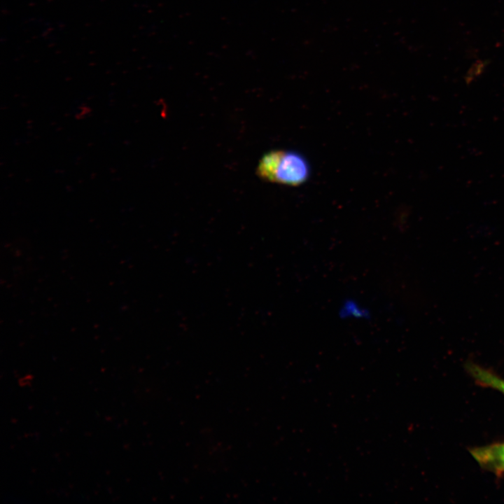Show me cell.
<instances>
[{"mask_svg":"<svg viewBox=\"0 0 504 504\" xmlns=\"http://www.w3.org/2000/svg\"><path fill=\"white\" fill-rule=\"evenodd\" d=\"M256 174L265 181L297 186L309 178L311 169L307 160L296 151L274 150L263 155Z\"/></svg>","mask_w":504,"mask_h":504,"instance_id":"obj_1","label":"cell"},{"mask_svg":"<svg viewBox=\"0 0 504 504\" xmlns=\"http://www.w3.org/2000/svg\"><path fill=\"white\" fill-rule=\"evenodd\" d=\"M470 453L482 468L496 473L504 472V442L474 448Z\"/></svg>","mask_w":504,"mask_h":504,"instance_id":"obj_2","label":"cell"},{"mask_svg":"<svg viewBox=\"0 0 504 504\" xmlns=\"http://www.w3.org/2000/svg\"><path fill=\"white\" fill-rule=\"evenodd\" d=\"M466 369L478 384L494 388L504 395V379L472 362L466 363Z\"/></svg>","mask_w":504,"mask_h":504,"instance_id":"obj_3","label":"cell"},{"mask_svg":"<svg viewBox=\"0 0 504 504\" xmlns=\"http://www.w3.org/2000/svg\"><path fill=\"white\" fill-rule=\"evenodd\" d=\"M486 62L478 61L472 64L465 76L466 83H472L476 78L479 76L486 66Z\"/></svg>","mask_w":504,"mask_h":504,"instance_id":"obj_4","label":"cell"}]
</instances>
